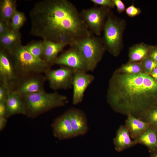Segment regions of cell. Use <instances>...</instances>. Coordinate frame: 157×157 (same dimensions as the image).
<instances>
[{"label":"cell","mask_w":157,"mask_h":157,"mask_svg":"<svg viewBox=\"0 0 157 157\" xmlns=\"http://www.w3.org/2000/svg\"><path fill=\"white\" fill-rule=\"evenodd\" d=\"M8 88L4 84H0V101H6L8 95Z\"/></svg>","instance_id":"30"},{"label":"cell","mask_w":157,"mask_h":157,"mask_svg":"<svg viewBox=\"0 0 157 157\" xmlns=\"http://www.w3.org/2000/svg\"><path fill=\"white\" fill-rule=\"evenodd\" d=\"M54 65L66 66L74 70L88 72L87 65L78 50L74 47L58 56Z\"/></svg>","instance_id":"12"},{"label":"cell","mask_w":157,"mask_h":157,"mask_svg":"<svg viewBox=\"0 0 157 157\" xmlns=\"http://www.w3.org/2000/svg\"><path fill=\"white\" fill-rule=\"evenodd\" d=\"M46 79L42 74H34L19 77L12 90L22 97L45 91L44 88Z\"/></svg>","instance_id":"8"},{"label":"cell","mask_w":157,"mask_h":157,"mask_svg":"<svg viewBox=\"0 0 157 157\" xmlns=\"http://www.w3.org/2000/svg\"><path fill=\"white\" fill-rule=\"evenodd\" d=\"M110 11L103 7H94L83 10L80 13L83 22L92 34L100 36Z\"/></svg>","instance_id":"7"},{"label":"cell","mask_w":157,"mask_h":157,"mask_svg":"<svg viewBox=\"0 0 157 157\" xmlns=\"http://www.w3.org/2000/svg\"><path fill=\"white\" fill-rule=\"evenodd\" d=\"M30 34L73 46L91 35L75 6L67 0H43L35 3L29 12Z\"/></svg>","instance_id":"1"},{"label":"cell","mask_w":157,"mask_h":157,"mask_svg":"<svg viewBox=\"0 0 157 157\" xmlns=\"http://www.w3.org/2000/svg\"><path fill=\"white\" fill-rule=\"evenodd\" d=\"M106 97L115 111L138 118L157 106V82L144 72L128 74L116 70L109 81Z\"/></svg>","instance_id":"2"},{"label":"cell","mask_w":157,"mask_h":157,"mask_svg":"<svg viewBox=\"0 0 157 157\" xmlns=\"http://www.w3.org/2000/svg\"><path fill=\"white\" fill-rule=\"evenodd\" d=\"M66 111L75 137L85 134L88 131L89 128L85 113L80 109L74 108H69Z\"/></svg>","instance_id":"14"},{"label":"cell","mask_w":157,"mask_h":157,"mask_svg":"<svg viewBox=\"0 0 157 157\" xmlns=\"http://www.w3.org/2000/svg\"><path fill=\"white\" fill-rule=\"evenodd\" d=\"M27 116L34 118L54 108L65 106L68 102L67 97L57 92L45 91L22 97Z\"/></svg>","instance_id":"3"},{"label":"cell","mask_w":157,"mask_h":157,"mask_svg":"<svg viewBox=\"0 0 157 157\" xmlns=\"http://www.w3.org/2000/svg\"><path fill=\"white\" fill-rule=\"evenodd\" d=\"M153 47L143 43L133 45L129 48V63L140 62L149 56Z\"/></svg>","instance_id":"20"},{"label":"cell","mask_w":157,"mask_h":157,"mask_svg":"<svg viewBox=\"0 0 157 157\" xmlns=\"http://www.w3.org/2000/svg\"><path fill=\"white\" fill-rule=\"evenodd\" d=\"M125 10L127 15L131 17L138 16L142 12L141 10L135 7L133 3L126 8Z\"/></svg>","instance_id":"29"},{"label":"cell","mask_w":157,"mask_h":157,"mask_svg":"<svg viewBox=\"0 0 157 157\" xmlns=\"http://www.w3.org/2000/svg\"><path fill=\"white\" fill-rule=\"evenodd\" d=\"M117 71L120 73L128 74H137L144 72L141 62H128L123 65Z\"/></svg>","instance_id":"23"},{"label":"cell","mask_w":157,"mask_h":157,"mask_svg":"<svg viewBox=\"0 0 157 157\" xmlns=\"http://www.w3.org/2000/svg\"><path fill=\"white\" fill-rule=\"evenodd\" d=\"M149 56L157 62V47L152 48L150 53Z\"/></svg>","instance_id":"34"},{"label":"cell","mask_w":157,"mask_h":157,"mask_svg":"<svg viewBox=\"0 0 157 157\" xmlns=\"http://www.w3.org/2000/svg\"><path fill=\"white\" fill-rule=\"evenodd\" d=\"M125 22L116 17L110 11L104 27L103 42L106 50L116 56L122 47L123 35Z\"/></svg>","instance_id":"5"},{"label":"cell","mask_w":157,"mask_h":157,"mask_svg":"<svg viewBox=\"0 0 157 157\" xmlns=\"http://www.w3.org/2000/svg\"><path fill=\"white\" fill-rule=\"evenodd\" d=\"M23 46L26 50L34 57L42 59V41H32Z\"/></svg>","instance_id":"24"},{"label":"cell","mask_w":157,"mask_h":157,"mask_svg":"<svg viewBox=\"0 0 157 157\" xmlns=\"http://www.w3.org/2000/svg\"><path fill=\"white\" fill-rule=\"evenodd\" d=\"M150 153L149 157H157V149Z\"/></svg>","instance_id":"37"},{"label":"cell","mask_w":157,"mask_h":157,"mask_svg":"<svg viewBox=\"0 0 157 157\" xmlns=\"http://www.w3.org/2000/svg\"><path fill=\"white\" fill-rule=\"evenodd\" d=\"M150 75L157 82V67L153 70Z\"/></svg>","instance_id":"36"},{"label":"cell","mask_w":157,"mask_h":157,"mask_svg":"<svg viewBox=\"0 0 157 157\" xmlns=\"http://www.w3.org/2000/svg\"><path fill=\"white\" fill-rule=\"evenodd\" d=\"M141 62L144 72L149 75L153 70L157 67V62L149 56Z\"/></svg>","instance_id":"27"},{"label":"cell","mask_w":157,"mask_h":157,"mask_svg":"<svg viewBox=\"0 0 157 157\" xmlns=\"http://www.w3.org/2000/svg\"><path fill=\"white\" fill-rule=\"evenodd\" d=\"M6 51L9 56L19 77L34 74H44L51 69V65L43 59L33 56L21 44L11 50Z\"/></svg>","instance_id":"4"},{"label":"cell","mask_w":157,"mask_h":157,"mask_svg":"<svg viewBox=\"0 0 157 157\" xmlns=\"http://www.w3.org/2000/svg\"><path fill=\"white\" fill-rule=\"evenodd\" d=\"M73 46L81 54L88 71L94 70L106 50L102 39L92 34L78 40Z\"/></svg>","instance_id":"6"},{"label":"cell","mask_w":157,"mask_h":157,"mask_svg":"<svg viewBox=\"0 0 157 157\" xmlns=\"http://www.w3.org/2000/svg\"><path fill=\"white\" fill-rule=\"evenodd\" d=\"M7 118L6 117H0V131H1L6 124Z\"/></svg>","instance_id":"35"},{"label":"cell","mask_w":157,"mask_h":157,"mask_svg":"<svg viewBox=\"0 0 157 157\" xmlns=\"http://www.w3.org/2000/svg\"><path fill=\"white\" fill-rule=\"evenodd\" d=\"M136 144H140L147 147L151 153L157 149V127L150 126L133 140Z\"/></svg>","instance_id":"17"},{"label":"cell","mask_w":157,"mask_h":157,"mask_svg":"<svg viewBox=\"0 0 157 157\" xmlns=\"http://www.w3.org/2000/svg\"><path fill=\"white\" fill-rule=\"evenodd\" d=\"M26 20L24 13L17 10L11 19L10 25L12 29L19 31Z\"/></svg>","instance_id":"26"},{"label":"cell","mask_w":157,"mask_h":157,"mask_svg":"<svg viewBox=\"0 0 157 157\" xmlns=\"http://www.w3.org/2000/svg\"><path fill=\"white\" fill-rule=\"evenodd\" d=\"M117 11L119 13H121L125 10V6L124 3L121 0H113Z\"/></svg>","instance_id":"32"},{"label":"cell","mask_w":157,"mask_h":157,"mask_svg":"<svg viewBox=\"0 0 157 157\" xmlns=\"http://www.w3.org/2000/svg\"><path fill=\"white\" fill-rule=\"evenodd\" d=\"M94 4L109 9L113 8L115 5L113 0H91Z\"/></svg>","instance_id":"28"},{"label":"cell","mask_w":157,"mask_h":157,"mask_svg":"<svg viewBox=\"0 0 157 157\" xmlns=\"http://www.w3.org/2000/svg\"><path fill=\"white\" fill-rule=\"evenodd\" d=\"M11 28L10 26L0 20V37L7 32Z\"/></svg>","instance_id":"31"},{"label":"cell","mask_w":157,"mask_h":157,"mask_svg":"<svg viewBox=\"0 0 157 157\" xmlns=\"http://www.w3.org/2000/svg\"><path fill=\"white\" fill-rule=\"evenodd\" d=\"M21 35L19 31L12 28L0 37V48L8 51L21 44Z\"/></svg>","instance_id":"21"},{"label":"cell","mask_w":157,"mask_h":157,"mask_svg":"<svg viewBox=\"0 0 157 157\" xmlns=\"http://www.w3.org/2000/svg\"><path fill=\"white\" fill-rule=\"evenodd\" d=\"M113 143L115 149L117 152H120L132 147L136 144L132 140L129 131L125 126L121 125L116 132L113 139Z\"/></svg>","instance_id":"18"},{"label":"cell","mask_w":157,"mask_h":157,"mask_svg":"<svg viewBox=\"0 0 157 157\" xmlns=\"http://www.w3.org/2000/svg\"><path fill=\"white\" fill-rule=\"evenodd\" d=\"M16 0H1L0 1V20L10 25L11 19L17 10Z\"/></svg>","instance_id":"22"},{"label":"cell","mask_w":157,"mask_h":157,"mask_svg":"<svg viewBox=\"0 0 157 157\" xmlns=\"http://www.w3.org/2000/svg\"><path fill=\"white\" fill-rule=\"evenodd\" d=\"M138 118L157 127V106L148 109L143 113Z\"/></svg>","instance_id":"25"},{"label":"cell","mask_w":157,"mask_h":157,"mask_svg":"<svg viewBox=\"0 0 157 157\" xmlns=\"http://www.w3.org/2000/svg\"><path fill=\"white\" fill-rule=\"evenodd\" d=\"M42 42V59L51 65H54L59 53L67 45L63 43L56 42L47 40H43Z\"/></svg>","instance_id":"16"},{"label":"cell","mask_w":157,"mask_h":157,"mask_svg":"<svg viewBox=\"0 0 157 157\" xmlns=\"http://www.w3.org/2000/svg\"><path fill=\"white\" fill-rule=\"evenodd\" d=\"M74 70L60 66L57 69H51L44 74L51 89L55 90H67L72 87Z\"/></svg>","instance_id":"9"},{"label":"cell","mask_w":157,"mask_h":157,"mask_svg":"<svg viewBox=\"0 0 157 157\" xmlns=\"http://www.w3.org/2000/svg\"><path fill=\"white\" fill-rule=\"evenodd\" d=\"M151 124L131 115H127L125 126L128 130L131 138L133 140L149 128Z\"/></svg>","instance_id":"19"},{"label":"cell","mask_w":157,"mask_h":157,"mask_svg":"<svg viewBox=\"0 0 157 157\" xmlns=\"http://www.w3.org/2000/svg\"><path fill=\"white\" fill-rule=\"evenodd\" d=\"M19 77L8 54L6 50L0 48V83L12 90Z\"/></svg>","instance_id":"10"},{"label":"cell","mask_w":157,"mask_h":157,"mask_svg":"<svg viewBox=\"0 0 157 157\" xmlns=\"http://www.w3.org/2000/svg\"><path fill=\"white\" fill-rule=\"evenodd\" d=\"M51 126L53 135L59 140L69 139L76 137L66 111L55 119Z\"/></svg>","instance_id":"13"},{"label":"cell","mask_w":157,"mask_h":157,"mask_svg":"<svg viewBox=\"0 0 157 157\" xmlns=\"http://www.w3.org/2000/svg\"><path fill=\"white\" fill-rule=\"evenodd\" d=\"M6 101H0V117H6Z\"/></svg>","instance_id":"33"},{"label":"cell","mask_w":157,"mask_h":157,"mask_svg":"<svg viewBox=\"0 0 157 157\" xmlns=\"http://www.w3.org/2000/svg\"><path fill=\"white\" fill-rule=\"evenodd\" d=\"M6 103V117L7 118L15 115H25V110L22 97L10 89H8Z\"/></svg>","instance_id":"15"},{"label":"cell","mask_w":157,"mask_h":157,"mask_svg":"<svg viewBox=\"0 0 157 157\" xmlns=\"http://www.w3.org/2000/svg\"><path fill=\"white\" fill-rule=\"evenodd\" d=\"M87 72L74 70L72 85V103L74 105H76L82 101L85 91L94 79V75Z\"/></svg>","instance_id":"11"}]
</instances>
